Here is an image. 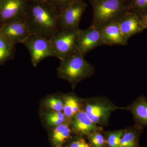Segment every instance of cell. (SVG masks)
Segmentation results:
<instances>
[{"mask_svg":"<svg viewBox=\"0 0 147 147\" xmlns=\"http://www.w3.org/2000/svg\"><path fill=\"white\" fill-rule=\"evenodd\" d=\"M60 13L50 3L30 2L25 19L32 35L49 40L59 30Z\"/></svg>","mask_w":147,"mask_h":147,"instance_id":"1","label":"cell"},{"mask_svg":"<svg viewBox=\"0 0 147 147\" xmlns=\"http://www.w3.org/2000/svg\"><path fill=\"white\" fill-rule=\"evenodd\" d=\"M94 72L93 65L77 52L61 61L57 68L58 76L68 81L73 86L90 77Z\"/></svg>","mask_w":147,"mask_h":147,"instance_id":"2","label":"cell"},{"mask_svg":"<svg viewBox=\"0 0 147 147\" xmlns=\"http://www.w3.org/2000/svg\"><path fill=\"white\" fill-rule=\"evenodd\" d=\"M126 0H92L93 17L92 26L100 28L118 21L128 11Z\"/></svg>","mask_w":147,"mask_h":147,"instance_id":"3","label":"cell"},{"mask_svg":"<svg viewBox=\"0 0 147 147\" xmlns=\"http://www.w3.org/2000/svg\"><path fill=\"white\" fill-rule=\"evenodd\" d=\"M78 30L59 29L50 40L55 57L61 61L77 52Z\"/></svg>","mask_w":147,"mask_h":147,"instance_id":"4","label":"cell"},{"mask_svg":"<svg viewBox=\"0 0 147 147\" xmlns=\"http://www.w3.org/2000/svg\"><path fill=\"white\" fill-rule=\"evenodd\" d=\"M121 109L125 108L115 106L105 98H95L87 100L84 112L95 123L104 125L108 123L112 112Z\"/></svg>","mask_w":147,"mask_h":147,"instance_id":"5","label":"cell"},{"mask_svg":"<svg viewBox=\"0 0 147 147\" xmlns=\"http://www.w3.org/2000/svg\"><path fill=\"white\" fill-rule=\"evenodd\" d=\"M23 44L28 50L32 64L35 67L45 58L55 57L49 40L32 35Z\"/></svg>","mask_w":147,"mask_h":147,"instance_id":"6","label":"cell"},{"mask_svg":"<svg viewBox=\"0 0 147 147\" xmlns=\"http://www.w3.org/2000/svg\"><path fill=\"white\" fill-rule=\"evenodd\" d=\"M0 35L15 45L24 43L32 34L25 18L0 26Z\"/></svg>","mask_w":147,"mask_h":147,"instance_id":"7","label":"cell"},{"mask_svg":"<svg viewBox=\"0 0 147 147\" xmlns=\"http://www.w3.org/2000/svg\"><path fill=\"white\" fill-rule=\"evenodd\" d=\"M29 0H2L0 5V26L25 18Z\"/></svg>","mask_w":147,"mask_h":147,"instance_id":"8","label":"cell"},{"mask_svg":"<svg viewBox=\"0 0 147 147\" xmlns=\"http://www.w3.org/2000/svg\"><path fill=\"white\" fill-rule=\"evenodd\" d=\"M86 5L82 0H76L69 7L60 14L59 29L77 30Z\"/></svg>","mask_w":147,"mask_h":147,"instance_id":"9","label":"cell"},{"mask_svg":"<svg viewBox=\"0 0 147 147\" xmlns=\"http://www.w3.org/2000/svg\"><path fill=\"white\" fill-rule=\"evenodd\" d=\"M103 45L99 28L91 26L85 30H78L77 52L83 56L96 48Z\"/></svg>","mask_w":147,"mask_h":147,"instance_id":"10","label":"cell"},{"mask_svg":"<svg viewBox=\"0 0 147 147\" xmlns=\"http://www.w3.org/2000/svg\"><path fill=\"white\" fill-rule=\"evenodd\" d=\"M118 23L121 32L127 40L146 29L138 14L132 11H127Z\"/></svg>","mask_w":147,"mask_h":147,"instance_id":"11","label":"cell"},{"mask_svg":"<svg viewBox=\"0 0 147 147\" xmlns=\"http://www.w3.org/2000/svg\"><path fill=\"white\" fill-rule=\"evenodd\" d=\"M103 45H127V40L120 29L118 21L112 22L98 28Z\"/></svg>","mask_w":147,"mask_h":147,"instance_id":"12","label":"cell"},{"mask_svg":"<svg viewBox=\"0 0 147 147\" xmlns=\"http://www.w3.org/2000/svg\"><path fill=\"white\" fill-rule=\"evenodd\" d=\"M71 125L76 132L89 135L95 131H100L101 128L94 123L83 110L77 113L71 120Z\"/></svg>","mask_w":147,"mask_h":147,"instance_id":"13","label":"cell"},{"mask_svg":"<svg viewBox=\"0 0 147 147\" xmlns=\"http://www.w3.org/2000/svg\"><path fill=\"white\" fill-rule=\"evenodd\" d=\"M129 109L138 125L147 126V100L144 96H141L137 98Z\"/></svg>","mask_w":147,"mask_h":147,"instance_id":"14","label":"cell"},{"mask_svg":"<svg viewBox=\"0 0 147 147\" xmlns=\"http://www.w3.org/2000/svg\"><path fill=\"white\" fill-rule=\"evenodd\" d=\"M81 110V104L78 98L72 95L64 98L63 111L66 117L72 119Z\"/></svg>","mask_w":147,"mask_h":147,"instance_id":"15","label":"cell"},{"mask_svg":"<svg viewBox=\"0 0 147 147\" xmlns=\"http://www.w3.org/2000/svg\"><path fill=\"white\" fill-rule=\"evenodd\" d=\"M69 127L65 124L55 127L52 134V142L55 146L59 147L70 137Z\"/></svg>","mask_w":147,"mask_h":147,"instance_id":"16","label":"cell"},{"mask_svg":"<svg viewBox=\"0 0 147 147\" xmlns=\"http://www.w3.org/2000/svg\"><path fill=\"white\" fill-rule=\"evenodd\" d=\"M15 45L0 35V64L13 58Z\"/></svg>","mask_w":147,"mask_h":147,"instance_id":"17","label":"cell"},{"mask_svg":"<svg viewBox=\"0 0 147 147\" xmlns=\"http://www.w3.org/2000/svg\"><path fill=\"white\" fill-rule=\"evenodd\" d=\"M44 118L48 126L56 127L63 123L66 117L61 112L49 110L45 113Z\"/></svg>","mask_w":147,"mask_h":147,"instance_id":"18","label":"cell"},{"mask_svg":"<svg viewBox=\"0 0 147 147\" xmlns=\"http://www.w3.org/2000/svg\"><path fill=\"white\" fill-rule=\"evenodd\" d=\"M43 105L49 110L61 112L63 110V100L58 96H50L45 99Z\"/></svg>","mask_w":147,"mask_h":147,"instance_id":"19","label":"cell"},{"mask_svg":"<svg viewBox=\"0 0 147 147\" xmlns=\"http://www.w3.org/2000/svg\"><path fill=\"white\" fill-rule=\"evenodd\" d=\"M137 130H130L124 133L121 139L120 147H136L137 144Z\"/></svg>","mask_w":147,"mask_h":147,"instance_id":"20","label":"cell"},{"mask_svg":"<svg viewBox=\"0 0 147 147\" xmlns=\"http://www.w3.org/2000/svg\"><path fill=\"white\" fill-rule=\"evenodd\" d=\"M147 11V0H131L128 3V11L139 14Z\"/></svg>","mask_w":147,"mask_h":147,"instance_id":"21","label":"cell"},{"mask_svg":"<svg viewBox=\"0 0 147 147\" xmlns=\"http://www.w3.org/2000/svg\"><path fill=\"white\" fill-rule=\"evenodd\" d=\"M76 0H48L57 10L60 14L61 13L69 7Z\"/></svg>","mask_w":147,"mask_h":147,"instance_id":"22","label":"cell"},{"mask_svg":"<svg viewBox=\"0 0 147 147\" xmlns=\"http://www.w3.org/2000/svg\"><path fill=\"white\" fill-rule=\"evenodd\" d=\"M124 134L123 130L111 132L109 134L107 142L110 147H120L121 139Z\"/></svg>","mask_w":147,"mask_h":147,"instance_id":"23","label":"cell"},{"mask_svg":"<svg viewBox=\"0 0 147 147\" xmlns=\"http://www.w3.org/2000/svg\"><path fill=\"white\" fill-rule=\"evenodd\" d=\"M99 131H95L90 134V140L95 147H104L107 143V140Z\"/></svg>","mask_w":147,"mask_h":147,"instance_id":"24","label":"cell"},{"mask_svg":"<svg viewBox=\"0 0 147 147\" xmlns=\"http://www.w3.org/2000/svg\"><path fill=\"white\" fill-rule=\"evenodd\" d=\"M69 147H91V146L84 139H80L72 142Z\"/></svg>","mask_w":147,"mask_h":147,"instance_id":"25","label":"cell"},{"mask_svg":"<svg viewBox=\"0 0 147 147\" xmlns=\"http://www.w3.org/2000/svg\"><path fill=\"white\" fill-rule=\"evenodd\" d=\"M145 28L147 29V11L138 14Z\"/></svg>","mask_w":147,"mask_h":147,"instance_id":"26","label":"cell"},{"mask_svg":"<svg viewBox=\"0 0 147 147\" xmlns=\"http://www.w3.org/2000/svg\"><path fill=\"white\" fill-rule=\"evenodd\" d=\"M30 2H44L48 1V0H29Z\"/></svg>","mask_w":147,"mask_h":147,"instance_id":"27","label":"cell"},{"mask_svg":"<svg viewBox=\"0 0 147 147\" xmlns=\"http://www.w3.org/2000/svg\"><path fill=\"white\" fill-rule=\"evenodd\" d=\"M2 1V0H0V5H1V3Z\"/></svg>","mask_w":147,"mask_h":147,"instance_id":"28","label":"cell"},{"mask_svg":"<svg viewBox=\"0 0 147 147\" xmlns=\"http://www.w3.org/2000/svg\"></svg>","mask_w":147,"mask_h":147,"instance_id":"29","label":"cell"}]
</instances>
